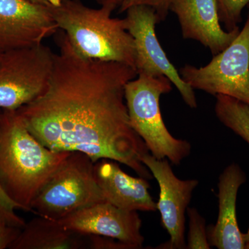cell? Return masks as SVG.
Here are the masks:
<instances>
[{
  "label": "cell",
  "instance_id": "16",
  "mask_svg": "<svg viewBox=\"0 0 249 249\" xmlns=\"http://www.w3.org/2000/svg\"><path fill=\"white\" fill-rule=\"evenodd\" d=\"M214 111L224 126L249 145V107L238 100L223 95L216 96Z\"/></svg>",
  "mask_w": 249,
  "mask_h": 249
},
{
  "label": "cell",
  "instance_id": "18",
  "mask_svg": "<svg viewBox=\"0 0 249 249\" xmlns=\"http://www.w3.org/2000/svg\"><path fill=\"white\" fill-rule=\"evenodd\" d=\"M221 22L224 23L227 31L239 28L237 24L242 21V13L249 0H217Z\"/></svg>",
  "mask_w": 249,
  "mask_h": 249
},
{
  "label": "cell",
  "instance_id": "1",
  "mask_svg": "<svg viewBox=\"0 0 249 249\" xmlns=\"http://www.w3.org/2000/svg\"><path fill=\"white\" fill-rule=\"evenodd\" d=\"M48 88L17 110L31 133L53 151L80 152L94 163L115 160L141 178L152 174L141 157L149 152L129 124L124 88L137 76L133 67L85 58L63 31Z\"/></svg>",
  "mask_w": 249,
  "mask_h": 249
},
{
  "label": "cell",
  "instance_id": "8",
  "mask_svg": "<svg viewBox=\"0 0 249 249\" xmlns=\"http://www.w3.org/2000/svg\"><path fill=\"white\" fill-rule=\"evenodd\" d=\"M125 12L127 29L133 37L135 47L137 76L166 77L176 87L187 106L196 108L194 89L182 79L157 38L155 26L160 22L155 10L147 6H135Z\"/></svg>",
  "mask_w": 249,
  "mask_h": 249
},
{
  "label": "cell",
  "instance_id": "2",
  "mask_svg": "<svg viewBox=\"0 0 249 249\" xmlns=\"http://www.w3.org/2000/svg\"><path fill=\"white\" fill-rule=\"evenodd\" d=\"M70 154L39 142L17 111L0 112V186L20 210L31 212L37 193Z\"/></svg>",
  "mask_w": 249,
  "mask_h": 249
},
{
  "label": "cell",
  "instance_id": "22",
  "mask_svg": "<svg viewBox=\"0 0 249 249\" xmlns=\"http://www.w3.org/2000/svg\"><path fill=\"white\" fill-rule=\"evenodd\" d=\"M21 229L10 226L0 219V249H9L13 242L17 238Z\"/></svg>",
  "mask_w": 249,
  "mask_h": 249
},
{
  "label": "cell",
  "instance_id": "11",
  "mask_svg": "<svg viewBox=\"0 0 249 249\" xmlns=\"http://www.w3.org/2000/svg\"><path fill=\"white\" fill-rule=\"evenodd\" d=\"M64 227L81 235L110 237L142 249L145 241L137 211L119 209L102 201L88 206L58 220Z\"/></svg>",
  "mask_w": 249,
  "mask_h": 249
},
{
  "label": "cell",
  "instance_id": "7",
  "mask_svg": "<svg viewBox=\"0 0 249 249\" xmlns=\"http://www.w3.org/2000/svg\"><path fill=\"white\" fill-rule=\"evenodd\" d=\"M181 78L193 89L238 100L249 107V14L231 44L204 67L186 65Z\"/></svg>",
  "mask_w": 249,
  "mask_h": 249
},
{
  "label": "cell",
  "instance_id": "21",
  "mask_svg": "<svg viewBox=\"0 0 249 249\" xmlns=\"http://www.w3.org/2000/svg\"><path fill=\"white\" fill-rule=\"evenodd\" d=\"M89 246L91 249H134L132 246L121 241L98 235H88Z\"/></svg>",
  "mask_w": 249,
  "mask_h": 249
},
{
  "label": "cell",
  "instance_id": "9",
  "mask_svg": "<svg viewBox=\"0 0 249 249\" xmlns=\"http://www.w3.org/2000/svg\"><path fill=\"white\" fill-rule=\"evenodd\" d=\"M141 160L150 170L160 187L157 210L160 211L162 224L170 235L169 242L163 248L186 249V213L199 181L178 178L167 159L159 160L147 152L141 157Z\"/></svg>",
  "mask_w": 249,
  "mask_h": 249
},
{
  "label": "cell",
  "instance_id": "20",
  "mask_svg": "<svg viewBox=\"0 0 249 249\" xmlns=\"http://www.w3.org/2000/svg\"><path fill=\"white\" fill-rule=\"evenodd\" d=\"M170 0H123L119 6V12H125L135 6H147L155 10L159 22L165 20L170 11Z\"/></svg>",
  "mask_w": 249,
  "mask_h": 249
},
{
  "label": "cell",
  "instance_id": "28",
  "mask_svg": "<svg viewBox=\"0 0 249 249\" xmlns=\"http://www.w3.org/2000/svg\"><path fill=\"white\" fill-rule=\"evenodd\" d=\"M0 112H1V110H0Z\"/></svg>",
  "mask_w": 249,
  "mask_h": 249
},
{
  "label": "cell",
  "instance_id": "27",
  "mask_svg": "<svg viewBox=\"0 0 249 249\" xmlns=\"http://www.w3.org/2000/svg\"><path fill=\"white\" fill-rule=\"evenodd\" d=\"M1 52H0V53H1Z\"/></svg>",
  "mask_w": 249,
  "mask_h": 249
},
{
  "label": "cell",
  "instance_id": "24",
  "mask_svg": "<svg viewBox=\"0 0 249 249\" xmlns=\"http://www.w3.org/2000/svg\"><path fill=\"white\" fill-rule=\"evenodd\" d=\"M98 4L101 6H111V7L116 9L121 6L123 0H95Z\"/></svg>",
  "mask_w": 249,
  "mask_h": 249
},
{
  "label": "cell",
  "instance_id": "25",
  "mask_svg": "<svg viewBox=\"0 0 249 249\" xmlns=\"http://www.w3.org/2000/svg\"><path fill=\"white\" fill-rule=\"evenodd\" d=\"M244 243L245 249H249V228L246 233H243Z\"/></svg>",
  "mask_w": 249,
  "mask_h": 249
},
{
  "label": "cell",
  "instance_id": "3",
  "mask_svg": "<svg viewBox=\"0 0 249 249\" xmlns=\"http://www.w3.org/2000/svg\"><path fill=\"white\" fill-rule=\"evenodd\" d=\"M49 9L58 29L65 33L80 55L135 69L133 37L124 18L111 16L114 8L101 6L93 9L80 0H62L58 6Z\"/></svg>",
  "mask_w": 249,
  "mask_h": 249
},
{
  "label": "cell",
  "instance_id": "17",
  "mask_svg": "<svg viewBox=\"0 0 249 249\" xmlns=\"http://www.w3.org/2000/svg\"><path fill=\"white\" fill-rule=\"evenodd\" d=\"M189 217V231L186 241L188 249H210L211 248L208 240L206 219L198 212L196 208H188Z\"/></svg>",
  "mask_w": 249,
  "mask_h": 249
},
{
  "label": "cell",
  "instance_id": "12",
  "mask_svg": "<svg viewBox=\"0 0 249 249\" xmlns=\"http://www.w3.org/2000/svg\"><path fill=\"white\" fill-rule=\"evenodd\" d=\"M170 11L178 18L183 38L200 42L213 55L229 47L240 31L221 27L217 0H170Z\"/></svg>",
  "mask_w": 249,
  "mask_h": 249
},
{
  "label": "cell",
  "instance_id": "10",
  "mask_svg": "<svg viewBox=\"0 0 249 249\" xmlns=\"http://www.w3.org/2000/svg\"><path fill=\"white\" fill-rule=\"evenodd\" d=\"M58 30L47 6L30 0H0V52L40 45Z\"/></svg>",
  "mask_w": 249,
  "mask_h": 249
},
{
  "label": "cell",
  "instance_id": "26",
  "mask_svg": "<svg viewBox=\"0 0 249 249\" xmlns=\"http://www.w3.org/2000/svg\"><path fill=\"white\" fill-rule=\"evenodd\" d=\"M249 8V4L248 5Z\"/></svg>",
  "mask_w": 249,
  "mask_h": 249
},
{
  "label": "cell",
  "instance_id": "6",
  "mask_svg": "<svg viewBox=\"0 0 249 249\" xmlns=\"http://www.w3.org/2000/svg\"><path fill=\"white\" fill-rule=\"evenodd\" d=\"M55 53L43 43L0 53V110L17 111L48 88Z\"/></svg>",
  "mask_w": 249,
  "mask_h": 249
},
{
  "label": "cell",
  "instance_id": "13",
  "mask_svg": "<svg viewBox=\"0 0 249 249\" xmlns=\"http://www.w3.org/2000/svg\"><path fill=\"white\" fill-rule=\"evenodd\" d=\"M119 163L107 159L94 163L95 177L105 201L127 211H157V203L149 193L147 179L130 176Z\"/></svg>",
  "mask_w": 249,
  "mask_h": 249
},
{
  "label": "cell",
  "instance_id": "23",
  "mask_svg": "<svg viewBox=\"0 0 249 249\" xmlns=\"http://www.w3.org/2000/svg\"><path fill=\"white\" fill-rule=\"evenodd\" d=\"M36 4L43 5L48 8H54L58 6L62 0H30Z\"/></svg>",
  "mask_w": 249,
  "mask_h": 249
},
{
  "label": "cell",
  "instance_id": "5",
  "mask_svg": "<svg viewBox=\"0 0 249 249\" xmlns=\"http://www.w3.org/2000/svg\"><path fill=\"white\" fill-rule=\"evenodd\" d=\"M94 163L83 152H70L37 193L31 212L58 221L105 201L95 177Z\"/></svg>",
  "mask_w": 249,
  "mask_h": 249
},
{
  "label": "cell",
  "instance_id": "19",
  "mask_svg": "<svg viewBox=\"0 0 249 249\" xmlns=\"http://www.w3.org/2000/svg\"><path fill=\"white\" fill-rule=\"evenodd\" d=\"M18 209H20L19 206L10 199L0 186V219L10 226L22 229L26 223L16 214Z\"/></svg>",
  "mask_w": 249,
  "mask_h": 249
},
{
  "label": "cell",
  "instance_id": "4",
  "mask_svg": "<svg viewBox=\"0 0 249 249\" xmlns=\"http://www.w3.org/2000/svg\"><path fill=\"white\" fill-rule=\"evenodd\" d=\"M137 76L124 88L131 127L155 158L167 159L174 165L181 164L191 154V143L175 138L170 133L160 109V96L172 91L173 83L164 76Z\"/></svg>",
  "mask_w": 249,
  "mask_h": 249
},
{
  "label": "cell",
  "instance_id": "14",
  "mask_svg": "<svg viewBox=\"0 0 249 249\" xmlns=\"http://www.w3.org/2000/svg\"><path fill=\"white\" fill-rule=\"evenodd\" d=\"M246 181L245 171L235 163L228 165L219 176L217 222L207 228L211 247L218 249H245L243 233L237 222L236 204L239 190Z\"/></svg>",
  "mask_w": 249,
  "mask_h": 249
},
{
  "label": "cell",
  "instance_id": "15",
  "mask_svg": "<svg viewBox=\"0 0 249 249\" xmlns=\"http://www.w3.org/2000/svg\"><path fill=\"white\" fill-rule=\"evenodd\" d=\"M88 246V235L69 230L59 221L37 216L26 223L9 249H80Z\"/></svg>",
  "mask_w": 249,
  "mask_h": 249
}]
</instances>
